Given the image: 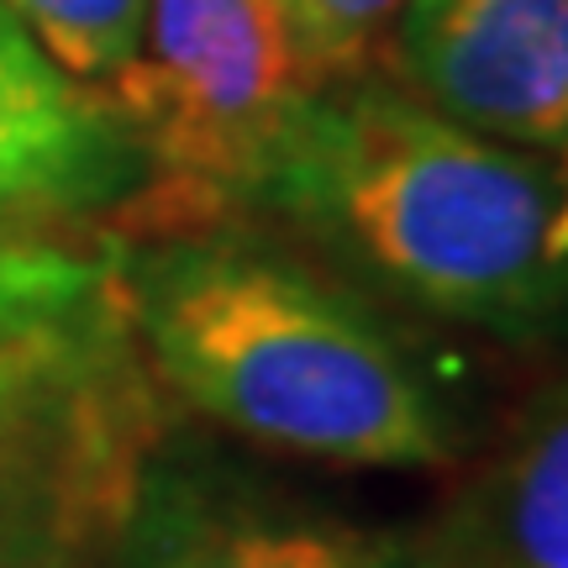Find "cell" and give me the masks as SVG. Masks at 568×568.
<instances>
[{"instance_id": "1", "label": "cell", "mask_w": 568, "mask_h": 568, "mask_svg": "<svg viewBox=\"0 0 568 568\" xmlns=\"http://www.w3.org/2000/svg\"><path fill=\"white\" fill-rule=\"evenodd\" d=\"M258 205L353 280L443 322L531 332L568 305L552 247L564 174L400 84L353 74L311 90Z\"/></svg>"}, {"instance_id": "2", "label": "cell", "mask_w": 568, "mask_h": 568, "mask_svg": "<svg viewBox=\"0 0 568 568\" xmlns=\"http://www.w3.org/2000/svg\"><path fill=\"white\" fill-rule=\"evenodd\" d=\"M122 305L195 410L247 443L343 468H437L453 426L410 353L316 268L253 243L142 253Z\"/></svg>"}, {"instance_id": "3", "label": "cell", "mask_w": 568, "mask_h": 568, "mask_svg": "<svg viewBox=\"0 0 568 568\" xmlns=\"http://www.w3.org/2000/svg\"><path fill=\"white\" fill-rule=\"evenodd\" d=\"M105 101L159 205L190 216L258 205L311 84L268 0H148L142 53Z\"/></svg>"}, {"instance_id": "4", "label": "cell", "mask_w": 568, "mask_h": 568, "mask_svg": "<svg viewBox=\"0 0 568 568\" xmlns=\"http://www.w3.org/2000/svg\"><path fill=\"white\" fill-rule=\"evenodd\" d=\"M379 53L447 122L521 153H568V0H400Z\"/></svg>"}, {"instance_id": "5", "label": "cell", "mask_w": 568, "mask_h": 568, "mask_svg": "<svg viewBox=\"0 0 568 568\" xmlns=\"http://www.w3.org/2000/svg\"><path fill=\"white\" fill-rule=\"evenodd\" d=\"M95 337L0 389V568H74L90 516L105 506Z\"/></svg>"}, {"instance_id": "6", "label": "cell", "mask_w": 568, "mask_h": 568, "mask_svg": "<svg viewBox=\"0 0 568 568\" xmlns=\"http://www.w3.org/2000/svg\"><path fill=\"white\" fill-rule=\"evenodd\" d=\"M138 169L111 101L69 80L0 6V222L111 201Z\"/></svg>"}, {"instance_id": "7", "label": "cell", "mask_w": 568, "mask_h": 568, "mask_svg": "<svg viewBox=\"0 0 568 568\" xmlns=\"http://www.w3.org/2000/svg\"><path fill=\"white\" fill-rule=\"evenodd\" d=\"M416 568H568V379L531 400Z\"/></svg>"}, {"instance_id": "8", "label": "cell", "mask_w": 568, "mask_h": 568, "mask_svg": "<svg viewBox=\"0 0 568 568\" xmlns=\"http://www.w3.org/2000/svg\"><path fill=\"white\" fill-rule=\"evenodd\" d=\"M126 568H416V548L326 510H174Z\"/></svg>"}, {"instance_id": "9", "label": "cell", "mask_w": 568, "mask_h": 568, "mask_svg": "<svg viewBox=\"0 0 568 568\" xmlns=\"http://www.w3.org/2000/svg\"><path fill=\"white\" fill-rule=\"evenodd\" d=\"M105 268L0 222V389L101 332Z\"/></svg>"}, {"instance_id": "10", "label": "cell", "mask_w": 568, "mask_h": 568, "mask_svg": "<svg viewBox=\"0 0 568 568\" xmlns=\"http://www.w3.org/2000/svg\"><path fill=\"white\" fill-rule=\"evenodd\" d=\"M74 84L111 90L148 38V0H0Z\"/></svg>"}, {"instance_id": "11", "label": "cell", "mask_w": 568, "mask_h": 568, "mask_svg": "<svg viewBox=\"0 0 568 568\" xmlns=\"http://www.w3.org/2000/svg\"><path fill=\"white\" fill-rule=\"evenodd\" d=\"M400 0H295L290 6V48L311 90L364 74V63L379 53L389 17Z\"/></svg>"}, {"instance_id": "12", "label": "cell", "mask_w": 568, "mask_h": 568, "mask_svg": "<svg viewBox=\"0 0 568 568\" xmlns=\"http://www.w3.org/2000/svg\"><path fill=\"white\" fill-rule=\"evenodd\" d=\"M552 247H558V258H568V180H564V211H558V232H552Z\"/></svg>"}, {"instance_id": "13", "label": "cell", "mask_w": 568, "mask_h": 568, "mask_svg": "<svg viewBox=\"0 0 568 568\" xmlns=\"http://www.w3.org/2000/svg\"><path fill=\"white\" fill-rule=\"evenodd\" d=\"M268 6H274L280 17H290V6H295V0H268Z\"/></svg>"}]
</instances>
